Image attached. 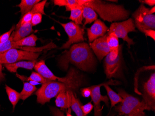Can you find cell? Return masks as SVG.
I'll list each match as a JSON object with an SVG mask.
<instances>
[{
	"mask_svg": "<svg viewBox=\"0 0 155 116\" xmlns=\"http://www.w3.org/2000/svg\"><path fill=\"white\" fill-rule=\"evenodd\" d=\"M140 2L142 3H145V4L149 5L150 6H151V7L155 6V0H145V1H140Z\"/></svg>",
	"mask_w": 155,
	"mask_h": 116,
	"instance_id": "37",
	"label": "cell"
},
{
	"mask_svg": "<svg viewBox=\"0 0 155 116\" xmlns=\"http://www.w3.org/2000/svg\"><path fill=\"white\" fill-rule=\"evenodd\" d=\"M13 37H14V32L12 33L10 38L8 41L0 43V55L7 52L11 49L20 48V47H15L13 44Z\"/></svg>",
	"mask_w": 155,
	"mask_h": 116,
	"instance_id": "28",
	"label": "cell"
},
{
	"mask_svg": "<svg viewBox=\"0 0 155 116\" xmlns=\"http://www.w3.org/2000/svg\"><path fill=\"white\" fill-rule=\"evenodd\" d=\"M118 94L123 100L118 106H116L115 110L123 116H146L144 110H147V106L143 101L127 93L124 90H118Z\"/></svg>",
	"mask_w": 155,
	"mask_h": 116,
	"instance_id": "3",
	"label": "cell"
},
{
	"mask_svg": "<svg viewBox=\"0 0 155 116\" xmlns=\"http://www.w3.org/2000/svg\"><path fill=\"white\" fill-rule=\"evenodd\" d=\"M107 42L110 49V52L119 50V40L114 33L107 34Z\"/></svg>",
	"mask_w": 155,
	"mask_h": 116,
	"instance_id": "27",
	"label": "cell"
},
{
	"mask_svg": "<svg viewBox=\"0 0 155 116\" xmlns=\"http://www.w3.org/2000/svg\"><path fill=\"white\" fill-rule=\"evenodd\" d=\"M53 2L55 5L60 7L65 6L66 7L68 5V0H54Z\"/></svg>",
	"mask_w": 155,
	"mask_h": 116,
	"instance_id": "36",
	"label": "cell"
},
{
	"mask_svg": "<svg viewBox=\"0 0 155 116\" xmlns=\"http://www.w3.org/2000/svg\"><path fill=\"white\" fill-rule=\"evenodd\" d=\"M2 64H0V82L5 79V75L2 72Z\"/></svg>",
	"mask_w": 155,
	"mask_h": 116,
	"instance_id": "38",
	"label": "cell"
},
{
	"mask_svg": "<svg viewBox=\"0 0 155 116\" xmlns=\"http://www.w3.org/2000/svg\"><path fill=\"white\" fill-rule=\"evenodd\" d=\"M155 7L154 6V7L152 8L151 9H150V14H154V13H155Z\"/></svg>",
	"mask_w": 155,
	"mask_h": 116,
	"instance_id": "40",
	"label": "cell"
},
{
	"mask_svg": "<svg viewBox=\"0 0 155 116\" xmlns=\"http://www.w3.org/2000/svg\"><path fill=\"white\" fill-rule=\"evenodd\" d=\"M34 68L42 76L49 81H56L65 84H68L69 82V78L68 76H66L65 77L61 78L55 75L47 67L44 61L37 62L35 65Z\"/></svg>",
	"mask_w": 155,
	"mask_h": 116,
	"instance_id": "13",
	"label": "cell"
},
{
	"mask_svg": "<svg viewBox=\"0 0 155 116\" xmlns=\"http://www.w3.org/2000/svg\"><path fill=\"white\" fill-rule=\"evenodd\" d=\"M70 108L75 112L77 116H84L82 110L81 104L80 100L76 98L74 92L72 91H70Z\"/></svg>",
	"mask_w": 155,
	"mask_h": 116,
	"instance_id": "22",
	"label": "cell"
},
{
	"mask_svg": "<svg viewBox=\"0 0 155 116\" xmlns=\"http://www.w3.org/2000/svg\"><path fill=\"white\" fill-rule=\"evenodd\" d=\"M16 75L18 78L21 79L23 82L32 81L36 82L42 83L43 84L49 81L44 78L38 72H34V71L32 72L31 75L29 77H27L25 76L21 75H18L17 74H16Z\"/></svg>",
	"mask_w": 155,
	"mask_h": 116,
	"instance_id": "24",
	"label": "cell"
},
{
	"mask_svg": "<svg viewBox=\"0 0 155 116\" xmlns=\"http://www.w3.org/2000/svg\"><path fill=\"white\" fill-rule=\"evenodd\" d=\"M115 116L114 115H111V116Z\"/></svg>",
	"mask_w": 155,
	"mask_h": 116,
	"instance_id": "42",
	"label": "cell"
},
{
	"mask_svg": "<svg viewBox=\"0 0 155 116\" xmlns=\"http://www.w3.org/2000/svg\"><path fill=\"white\" fill-rule=\"evenodd\" d=\"M70 11H71V15L69 19L78 25L82 24L83 20V6H80L78 4L73 5L70 7Z\"/></svg>",
	"mask_w": 155,
	"mask_h": 116,
	"instance_id": "19",
	"label": "cell"
},
{
	"mask_svg": "<svg viewBox=\"0 0 155 116\" xmlns=\"http://www.w3.org/2000/svg\"><path fill=\"white\" fill-rule=\"evenodd\" d=\"M42 14H34L33 16H32L31 22L32 26H36V25L41 23L42 22Z\"/></svg>",
	"mask_w": 155,
	"mask_h": 116,
	"instance_id": "32",
	"label": "cell"
},
{
	"mask_svg": "<svg viewBox=\"0 0 155 116\" xmlns=\"http://www.w3.org/2000/svg\"><path fill=\"white\" fill-rule=\"evenodd\" d=\"M68 35V40L60 48L61 49H68L74 43H79L84 41V29L74 22L60 23Z\"/></svg>",
	"mask_w": 155,
	"mask_h": 116,
	"instance_id": "9",
	"label": "cell"
},
{
	"mask_svg": "<svg viewBox=\"0 0 155 116\" xmlns=\"http://www.w3.org/2000/svg\"><path fill=\"white\" fill-rule=\"evenodd\" d=\"M40 2V0H21V3L16 6L20 8L21 17L30 12L34 6Z\"/></svg>",
	"mask_w": 155,
	"mask_h": 116,
	"instance_id": "23",
	"label": "cell"
},
{
	"mask_svg": "<svg viewBox=\"0 0 155 116\" xmlns=\"http://www.w3.org/2000/svg\"><path fill=\"white\" fill-rule=\"evenodd\" d=\"M47 0H44L43 1L40 2L36 3L33 7L30 12L33 15L35 14H41L42 15H45L44 12V8L47 3Z\"/></svg>",
	"mask_w": 155,
	"mask_h": 116,
	"instance_id": "29",
	"label": "cell"
},
{
	"mask_svg": "<svg viewBox=\"0 0 155 116\" xmlns=\"http://www.w3.org/2000/svg\"><path fill=\"white\" fill-rule=\"evenodd\" d=\"M107 35H105L103 37L90 43V47L92 49L93 52L100 61L104 57L107 56L110 52V49L107 42Z\"/></svg>",
	"mask_w": 155,
	"mask_h": 116,
	"instance_id": "12",
	"label": "cell"
},
{
	"mask_svg": "<svg viewBox=\"0 0 155 116\" xmlns=\"http://www.w3.org/2000/svg\"><path fill=\"white\" fill-rule=\"evenodd\" d=\"M143 33H144L146 36H149L152 38L154 41L155 40V31L152 29H147L143 30Z\"/></svg>",
	"mask_w": 155,
	"mask_h": 116,
	"instance_id": "35",
	"label": "cell"
},
{
	"mask_svg": "<svg viewBox=\"0 0 155 116\" xmlns=\"http://www.w3.org/2000/svg\"><path fill=\"white\" fill-rule=\"evenodd\" d=\"M36 90L37 88L35 85H32L28 82H24L23 89L20 93V99L26 100Z\"/></svg>",
	"mask_w": 155,
	"mask_h": 116,
	"instance_id": "26",
	"label": "cell"
},
{
	"mask_svg": "<svg viewBox=\"0 0 155 116\" xmlns=\"http://www.w3.org/2000/svg\"><path fill=\"white\" fill-rule=\"evenodd\" d=\"M15 25H13L9 31L0 36V43L4 42L9 40L12 33L15 30Z\"/></svg>",
	"mask_w": 155,
	"mask_h": 116,
	"instance_id": "31",
	"label": "cell"
},
{
	"mask_svg": "<svg viewBox=\"0 0 155 116\" xmlns=\"http://www.w3.org/2000/svg\"><path fill=\"white\" fill-rule=\"evenodd\" d=\"M37 40L38 37L34 34H32L18 41H13V44L15 47L20 48L21 47L34 48L36 46V42Z\"/></svg>",
	"mask_w": 155,
	"mask_h": 116,
	"instance_id": "21",
	"label": "cell"
},
{
	"mask_svg": "<svg viewBox=\"0 0 155 116\" xmlns=\"http://www.w3.org/2000/svg\"><path fill=\"white\" fill-rule=\"evenodd\" d=\"M70 91H62L60 92L56 96L55 102L56 106L61 108V110L68 109L70 108Z\"/></svg>",
	"mask_w": 155,
	"mask_h": 116,
	"instance_id": "18",
	"label": "cell"
},
{
	"mask_svg": "<svg viewBox=\"0 0 155 116\" xmlns=\"http://www.w3.org/2000/svg\"><path fill=\"white\" fill-rule=\"evenodd\" d=\"M70 63L84 71H89L95 65L94 57L90 46L87 43L81 42L71 46L69 50L60 57L58 65L63 70H67Z\"/></svg>",
	"mask_w": 155,
	"mask_h": 116,
	"instance_id": "1",
	"label": "cell"
},
{
	"mask_svg": "<svg viewBox=\"0 0 155 116\" xmlns=\"http://www.w3.org/2000/svg\"><path fill=\"white\" fill-rule=\"evenodd\" d=\"M81 95L84 98H89L91 95V90L90 88H83L81 90Z\"/></svg>",
	"mask_w": 155,
	"mask_h": 116,
	"instance_id": "34",
	"label": "cell"
},
{
	"mask_svg": "<svg viewBox=\"0 0 155 116\" xmlns=\"http://www.w3.org/2000/svg\"><path fill=\"white\" fill-rule=\"evenodd\" d=\"M29 83L32 85H35H35H39L40 84L39 83L36 82L32 81H30Z\"/></svg>",
	"mask_w": 155,
	"mask_h": 116,
	"instance_id": "41",
	"label": "cell"
},
{
	"mask_svg": "<svg viewBox=\"0 0 155 116\" xmlns=\"http://www.w3.org/2000/svg\"><path fill=\"white\" fill-rule=\"evenodd\" d=\"M67 91H74L72 86L67 84L56 81H48L43 84L35 92L37 102L43 105L46 103L49 102L52 98L57 96L60 92Z\"/></svg>",
	"mask_w": 155,
	"mask_h": 116,
	"instance_id": "4",
	"label": "cell"
},
{
	"mask_svg": "<svg viewBox=\"0 0 155 116\" xmlns=\"http://www.w3.org/2000/svg\"><path fill=\"white\" fill-rule=\"evenodd\" d=\"M94 108V105L91 104V102L88 103L87 104L82 105L81 106L82 110L83 112V114H84V116H86L89 114Z\"/></svg>",
	"mask_w": 155,
	"mask_h": 116,
	"instance_id": "33",
	"label": "cell"
},
{
	"mask_svg": "<svg viewBox=\"0 0 155 116\" xmlns=\"http://www.w3.org/2000/svg\"><path fill=\"white\" fill-rule=\"evenodd\" d=\"M118 84H119L118 82L111 80V81H109L108 82L105 83L104 85H103L107 91L108 98L110 100L111 108L115 107L117 104L119 103L122 102L123 100L121 97L119 95V94L115 92L113 90L111 89L109 85H118Z\"/></svg>",
	"mask_w": 155,
	"mask_h": 116,
	"instance_id": "15",
	"label": "cell"
},
{
	"mask_svg": "<svg viewBox=\"0 0 155 116\" xmlns=\"http://www.w3.org/2000/svg\"><path fill=\"white\" fill-rule=\"evenodd\" d=\"M136 27L132 18H130L121 22H115L111 23L109 29L108 34L114 33L118 38H121L127 43L129 48L134 44L132 39L129 37V33L136 32Z\"/></svg>",
	"mask_w": 155,
	"mask_h": 116,
	"instance_id": "6",
	"label": "cell"
},
{
	"mask_svg": "<svg viewBox=\"0 0 155 116\" xmlns=\"http://www.w3.org/2000/svg\"><path fill=\"white\" fill-rule=\"evenodd\" d=\"M40 55L39 53L28 52L18 49H11L0 55V64H9L21 61H35Z\"/></svg>",
	"mask_w": 155,
	"mask_h": 116,
	"instance_id": "7",
	"label": "cell"
},
{
	"mask_svg": "<svg viewBox=\"0 0 155 116\" xmlns=\"http://www.w3.org/2000/svg\"><path fill=\"white\" fill-rule=\"evenodd\" d=\"M36 62V60L32 61H21L14 63L4 64V66L10 72H16L19 68H23L28 70L33 69Z\"/></svg>",
	"mask_w": 155,
	"mask_h": 116,
	"instance_id": "16",
	"label": "cell"
},
{
	"mask_svg": "<svg viewBox=\"0 0 155 116\" xmlns=\"http://www.w3.org/2000/svg\"><path fill=\"white\" fill-rule=\"evenodd\" d=\"M132 16L134 19V24L141 32L147 29H155V15L150 13L149 8L141 4L133 13Z\"/></svg>",
	"mask_w": 155,
	"mask_h": 116,
	"instance_id": "5",
	"label": "cell"
},
{
	"mask_svg": "<svg viewBox=\"0 0 155 116\" xmlns=\"http://www.w3.org/2000/svg\"><path fill=\"white\" fill-rule=\"evenodd\" d=\"M6 92L8 96V99L13 105V110L15 109L16 104L20 99V94L15 90L11 88L7 85H5Z\"/></svg>",
	"mask_w": 155,
	"mask_h": 116,
	"instance_id": "25",
	"label": "cell"
},
{
	"mask_svg": "<svg viewBox=\"0 0 155 116\" xmlns=\"http://www.w3.org/2000/svg\"><path fill=\"white\" fill-rule=\"evenodd\" d=\"M32 27L33 26L31 23H29L21 26L20 28L16 29L15 31H14L13 41H18L29 36L30 34L34 31L32 28Z\"/></svg>",
	"mask_w": 155,
	"mask_h": 116,
	"instance_id": "17",
	"label": "cell"
},
{
	"mask_svg": "<svg viewBox=\"0 0 155 116\" xmlns=\"http://www.w3.org/2000/svg\"><path fill=\"white\" fill-rule=\"evenodd\" d=\"M78 4L93 8L101 18L109 22L126 20L130 12L121 5L109 3L101 0H78Z\"/></svg>",
	"mask_w": 155,
	"mask_h": 116,
	"instance_id": "2",
	"label": "cell"
},
{
	"mask_svg": "<svg viewBox=\"0 0 155 116\" xmlns=\"http://www.w3.org/2000/svg\"><path fill=\"white\" fill-rule=\"evenodd\" d=\"M122 46L117 51H110L104 60V71L107 78L118 77L121 69Z\"/></svg>",
	"mask_w": 155,
	"mask_h": 116,
	"instance_id": "8",
	"label": "cell"
},
{
	"mask_svg": "<svg viewBox=\"0 0 155 116\" xmlns=\"http://www.w3.org/2000/svg\"><path fill=\"white\" fill-rule=\"evenodd\" d=\"M104 83H102L98 85H93L89 87L91 90V97L94 103V116H102V108L101 103L104 102L107 106L109 105V98L107 96H103L101 94V88Z\"/></svg>",
	"mask_w": 155,
	"mask_h": 116,
	"instance_id": "11",
	"label": "cell"
},
{
	"mask_svg": "<svg viewBox=\"0 0 155 116\" xmlns=\"http://www.w3.org/2000/svg\"><path fill=\"white\" fill-rule=\"evenodd\" d=\"M83 17L85 19L84 25L91 24L97 20L98 15L90 7L83 6Z\"/></svg>",
	"mask_w": 155,
	"mask_h": 116,
	"instance_id": "20",
	"label": "cell"
},
{
	"mask_svg": "<svg viewBox=\"0 0 155 116\" xmlns=\"http://www.w3.org/2000/svg\"><path fill=\"white\" fill-rule=\"evenodd\" d=\"M108 30V28L103 22L97 19L90 28H87L89 41L91 43L96 39L103 37Z\"/></svg>",
	"mask_w": 155,
	"mask_h": 116,
	"instance_id": "14",
	"label": "cell"
},
{
	"mask_svg": "<svg viewBox=\"0 0 155 116\" xmlns=\"http://www.w3.org/2000/svg\"><path fill=\"white\" fill-rule=\"evenodd\" d=\"M143 101L147 106V110L155 111V74H151L148 80L143 85V92L141 94Z\"/></svg>",
	"mask_w": 155,
	"mask_h": 116,
	"instance_id": "10",
	"label": "cell"
},
{
	"mask_svg": "<svg viewBox=\"0 0 155 116\" xmlns=\"http://www.w3.org/2000/svg\"><path fill=\"white\" fill-rule=\"evenodd\" d=\"M33 15V14L30 12L25 14V15H23L21 18V20H20L15 27V29L20 28L21 26L26 25L28 23H31Z\"/></svg>",
	"mask_w": 155,
	"mask_h": 116,
	"instance_id": "30",
	"label": "cell"
},
{
	"mask_svg": "<svg viewBox=\"0 0 155 116\" xmlns=\"http://www.w3.org/2000/svg\"><path fill=\"white\" fill-rule=\"evenodd\" d=\"M66 116H73L71 114V109L70 108H69L68 109V111H67V115Z\"/></svg>",
	"mask_w": 155,
	"mask_h": 116,
	"instance_id": "39",
	"label": "cell"
}]
</instances>
